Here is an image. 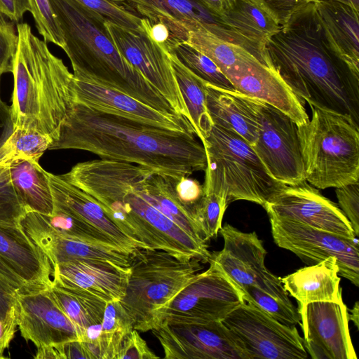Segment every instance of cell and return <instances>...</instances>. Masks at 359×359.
Returning <instances> with one entry per match:
<instances>
[{
    "mask_svg": "<svg viewBox=\"0 0 359 359\" xmlns=\"http://www.w3.org/2000/svg\"><path fill=\"white\" fill-rule=\"evenodd\" d=\"M264 59L302 102L343 116L359 128V73L328 41L315 2L294 13L268 40Z\"/></svg>",
    "mask_w": 359,
    "mask_h": 359,
    "instance_id": "obj_1",
    "label": "cell"
},
{
    "mask_svg": "<svg viewBox=\"0 0 359 359\" xmlns=\"http://www.w3.org/2000/svg\"><path fill=\"white\" fill-rule=\"evenodd\" d=\"M194 133L142 124L73 103L48 149H79L101 159L151 168L171 177L205 171V149Z\"/></svg>",
    "mask_w": 359,
    "mask_h": 359,
    "instance_id": "obj_2",
    "label": "cell"
},
{
    "mask_svg": "<svg viewBox=\"0 0 359 359\" xmlns=\"http://www.w3.org/2000/svg\"><path fill=\"white\" fill-rule=\"evenodd\" d=\"M142 165L107 159L80 162L62 175L90 195L130 238L144 248L165 251L180 259L209 262L207 242L190 236L145 196Z\"/></svg>",
    "mask_w": 359,
    "mask_h": 359,
    "instance_id": "obj_3",
    "label": "cell"
},
{
    "mask_svg": "<svg viewBox=\"0 0 359 359\" xmlns=\"http://www.w3.org/2000/svg\"><path fill=\"white\" fill-rule=\"evenodd\" d=\"M65 42L74 77L127 94L165 113L175 114L161 93L119 53L106 19L74 0H49Z\"/></svg>",
    "mask_w": 359,
    "mask_h": 359,
    "instance_id": "obj_4",
    "label": "cell"
},
{
    "mask_svg": "<svg viewBox=\"0 0 359 359\" xmlns=\"http://www.w3.org/2000/svg\"><path fill=\"white\" fill-rule=\"evenodd\" d=\"M16 28L10 106L14 126L46 135L54 142L74 103V75L47 43L33 34L29 25L18 23Z\"/></svg>",
    "mask_w": 359,
    "mask_h": 359,
    "instance_id": "obj_5",
    "label": "cell"
},
{
    "mask_svg": "<svg viewBox=\"0 0 359 359\" xmlns=\"http://www.w3.org/2000/svg\"><path fill=\"white\" fill-rule=\"evenodd\" d=\"M201 263L196 258L180 259L161 250L144 248L133 254L121 303L133 328L147 332L158 327L171 300L203 269Z\"/></svg>",
    "mask_w": 359,
    "mask_h": 359,
    "instance_id": "obj_6",
    "label": "cell"
},
{
    "mask_svg": "<svg viewBox=\"0 0 359 359\" xmlns=\"http://www.w3.org/2000/svg\"><path fill=\"white\" fill-rule=\"evenodd\" d=\"M202 144L207 165L205 194H215L226 204L238 200L264 207L285 184L266 171L252 146L232 130L213 125Z\"/></svg>",
    "mask_w": 359,
    "mask_h": 359,
    "instance_id": "obj_7",
    "label": "cell"
},
{
    "mask_svg": "<svg viewBox=\"0 0 359 359\" xmlns=\"http://www.w3.org/2000/svg\"><path fill=\"white\" fill-rule=\"evenodd\" d=\"M311 108V119L297 132L306 181L320 189L358 182L359 128L343 116Z\"/></svg>",
    "mask_w": 359,
    "mask_h": 359,
    "instance_id": "obj_8",
    "label": "cell"
},
{
    "mask_svg": "<svg viewBox=\"0 0 359 359\" xmlns=\"http://www.w3.org/2000/svg\"><path fill=\"white\" fill-rule=\"evenodd\" d=\"M239 340L250 359H306L308 353L295 325L277 321L243 301L222 320Z\"/></svg>",
    "mask_w": 359,
    "mask_h": 359,
    "instance_id": "obj_9",
    "label": "cell"
},
{
    "mask_svg": "<svg viewBox=\"0 0 359 359\" xmlns=\"http://www.w3.org/2000/svg\"><path fill=\"white\" fill-rule=\"evenodd\" d=\"M269 219L272 236L278 247L292 252L307 264L334 257L339 274L358 287V237H346L283 218L269 217Z\"/></svg>",
    "mask_w": 359,
    "mask_h": 359,
    "instance_id": "obj_10",
    "label": "cell"
},
{
    "mask_svg": "<svg viewBox=\"0 0 359 359\" xmlns=\"http://www.w3.org/2000/svg\"><path fill=\"white\" fill-rule=\"evenodd\" d=\"M256 104L259 134L252 147L266 171L285 185L306 181L298 126L273 105L257 98Z\"/></svg>",
    "mask_w": 359,
    "mask_h": 359,
    "instance_id": "obj_11",
    "label": "cell"
},
{
    "mask_svg": "<svg viewBox=\"0 0 359 359\" xmlns=\"http://www.w3.org/2000/svg\"><path fill=\"white\" fill-rule=\"evenodd\" d=\"M151 332L166 359H250L242 344L221 320L165 318Z\"/></svg>",
    "mask_w": 359,
    "mask_h": 359,
    "instance_id": "obj_12",
    "label": "cell"
},
{
    "mask_svg": "<svg viewBox=\"0 0 359 359\" xmlns=\"http://www.w3.org/2000/svg\"><path fill=\"white\" fill-rule=\"evenodd\" d=\"M209 268L198 273L170 302L165 318L189 322L222 320L244 301L241 290L221 267L210 259Z\"/></svg>",
    "mask_w": 359,
    "mask_h": 359,
    "instance_id": "obj_13",
    "label": "cell"
},
{
    "mask_svg": "<svg viewBox=\"0 0 359 359\" xmlns=\"http://www.w3.org/2000/svg\"><path fill=\"white\" fill-rule=\"evenodd\" d=\"M219 233L224 247L211 253L210 259L215 262L240 289L255 286L287 304H293L280 278L266 267V250L255 231L243 232L226 224Z\"/></svg>",
    "mask_w": 359,
    "mask_h": 359,
    "instance_id": "obj_14",
    "label": "cell"
},
{
    "mask_svg": "<svg viewBox=\"0 0 359 359\" xmlns=\"http://www.w3.org/2000/svg\"><path fill=\"white\" fill-rule=\"evenodd\" d=\"M107 29L121 55L166 99L174 111L190 122V116L172 68L170 54L144 32L109 21Z\"/></svg>",
    "mask_w": 359,
    "mask_h": 359,
    "instance_id": "obj_15",
    "label": "cell"
},
{
    "mask_svg": "<svg viewBox=\"0 0 359 359\" xmlns=\"http://www.w3.org/2000/svg\"><path fill=\"white\" fill-rule=\"evenodd\" d=\"M304 348L313 359H356L348 308L339 302L298 304Z\"/></svg>",
    "mask_w": 359,
    "mask_h": 359,
    "instance_id": "obj_16",
    "label": "cell"
},
{
    "mask_svg": "<svg viewBox=\"0 0 359 359\" xmlns=\"http://www.w3.org/2000/svg\"><path fill=\"white\" fill-rule=\"evenodd\" d=\"M264 208L269 217L297 222L349 238L358 237L339 207L306 181L285 185Z\"/></svg>",
    "mask_w": 359,
    "mask_h": 359,
    "instance_id": "obj_17",
    "label": "cell"
},
{
    "mask_svg": "<svg viewBox=\"0 0 359 359\" xmlns=\"http://www.w3.org/2000/svg\"><path fill=\"white\" fill-rule=\"evenodd\" d=\"M74 103L142 124L196 134L183 116L158 111L127 94L94 82L74 78Z\"/></svg>",
    "mask_w": 359,
    "mask_h": 359,
    "instance_id": "obj_18",
    "label": "cell"
},
{
    "mask_svg": "<svg viewBox=\"0 0 359 359\" xmlns=\"http://www.w3.org/2000/svg\"><path fill=\"white\" fill-rule=\"evenodd\" d=\"M18 327L36 348L80 340L74 323L54 300L50 287L16 294Z\"/></svg>",
    "mask_w": 359,
    "mask_h": 359,
    "instance_id": "obj_19",
    "label": "cell"
},
{
    "mask_svg": "<svg viewBox=\"0 0 359 359\" xmlns=\"http://www.w3.org/2000/svg\"><path fill=\"white\" fill-rule=\"evenodd\" d=\"M20 225L26 234L55 264L86 260L107 261L130 266L132 255L118 248L75 241L50 229L38 212L27 211Z\"/></svg>",
    "mask_w": 359,
    "mask_h": 359,
    "instance_id": "obj_20",
    "label": "cell"
},
{
    "mask_svg": "<svg viewBox=\"0 0 359 359\" xmlns=\"http://www.w3.org/2000/svg\"><path fill=\"white\" fill-rule=\"evenodd\" d=\"M130 273V266L110 262L73 261L53 265V283L83 290L110 302L124 297Z\"/></svg>",
    "mask_w": 359,
    "mask_h": 359,
    "instance_id": "obj_21",
    "label": "cell"
},
{
    "mask_svg": "<svg viewBox=\"0 0 359 359\" xmlns=\"http://www.w3.org/2000/svg\"><path fill=\"white\" fill-rule=\"evenodd\" d=\"M54 208L76 217L103 231L117 245L133 255L144 247L127 236L88 194L66 180L62 175L48 172Z\"/></svg>",
    "mask_w": 359,
    "mask_h": 359,
    "instance_id": "obj_22",
    "label": "cell"
},
{
    "mask_svg": "<svg viewBox=\"0 0 359 359\" xmlns=\"http://www.w3.org/2000/svg\"><path fill=\"white\" fill-rule=\"evenodd\" d=\"M0 258L32 289L52 285V263L20 226L0 224Z\"/></svg>",
    "mask_w": 359,
    "mask_h": 359,
    "instance_id": "obj_23",
    "label": "cell"
},
{
    "mask_svg": "<svg viewBox=\"0 0 359 359\" xmlns=\"http://www.w3.org/2000/svg\"><path fill=\"white\" fill-rule=\"evenodd\" d=\"M205 90L213 125L233 131L252 146L259 134L256 98L206 82Z\"/></svg>",
    "mask_w": 359,
    "mask_h": 359,
    "instance_id": "obj_24",
    "label": "cell"
},
{
    "mask_svg": "<svg viewBox=\"0 0 359 359\" xmlns=\"http://www.w3.org/2000/svg\"><path fill=\"white\" fill-rule=\"evenodd\" d=\"M316 8L328 41L359 73V11L336 0H316Z\"/></svg>",
    "mask_w": 359,
    "mask_h": 359,
    "instance_id": "obj_25",
    "label": "cell"
},
{
    "mask_svg": "<svg viewBox=\"0 0 359 359\" xmlns=\"http://www.w3.org/2000/svg\"><path fill=\"white\" fill-rule=\"evenodd\" d=\"M337 260L327 257L280 278L285 290L299 304L342 299Z\"/></svg>",
    "mask_w": 359,
    "mask_h": 359,
    "instance_id": "obj_26",
    "label": "cell"
},
{
    "mask_svg": "<svg viewBox=\"0 0 359 359\" xmlns=\"http://www.w3.org/2000/svg\"><path fill=\"white\" fill-rule=\"evenodd\" d=\"M220 19L238 45L267 65L265 45L280 26L266 12L250 0H237L234 8Z\"/></svg>",
    "mask_w": 359,
    "mask_h": 359,
    "instance_id": "obj_27",
    "label": "cell"
},
{
    "mask_svg": "<svg viewBox=\"0 0 359 359\" xmlns=\"http://www.w3.org/2000/svg\"><path fill=\"white\" fill-rule=\"evenodd\" d=\"M126 3L140 17L167 16L184 25L189 31L204 29L220 39L237 44L221 19L212 14L198 0H128Z\"/></svg>",
    "mask_w": 359,
    "mask_h": 359,
    "instance_id": "obj_28",
    "label": "cell"
},
{
    "mask_svg": "<svg viewBox=\"0 0 359 359\" xmlns=\"http://www.w3.org/2000/svg\"><path fill=\"white\" fill-rule=\"evenodd\" d=\"M13 186L27 211L51 215L54 203L48 172L39 162L25 158L9 161Z\"/></svg>",
    "mask_w": 359,
    "mask_h": 359,
    "instance_id": "obj_29",
    "label": "cell"
},
{
    "mask_svg": "<svg viewBox=\"0 0 359 359\" xmlns=\"http://www.w3.org/2000/svg\"><path fill=\"white\" fill-rule=\"evenodd\" d=\"M50 291L57 304L77 328L81 341L88 328L102 324L107 302L83 290L53 283Z\"/></svg>",
    "mask_w": 359,
    "mask_h": 359,
    "instance_id": "obj_30",
    "label": "cell"
},
{
    "mask_svg": "<svg viewBox=\"0 0 359 359\" xmlns=\"http://www.w3.org/2000/svg\"><path fill=\"white\" fill-rule=\"evenodd\" d=\"M174 73L190 116V123L201 143L213 123L206 105L205 82L187 68L174 53L170 54Z\"/></svg>",
    "mask_w": 359,
    "mask_h": 359,
    "instance_id": "obj_31",
    "label": "cell"
},
{
    "mask_svg": "<svg viewBox=\"0 0 359 359\" xmlns=\"http://www.w3.org/2000/svg\"><path fill=\"white\" fill-rule=\"evenodd\" d=\"M39 215L46 225L60 236L121 249L110 237L97 227L62 210L54 208L51 215Z\"/></svg>",
    "mask_w": 359,
    "mask_h": 359,
    "instance_id": "obj_32",
    "label": "cell"
},
{
    "mask_svg": "<svg viewBox=\"0 0 359 359\" xmlns=\"http://www.w3.org/2000/svg\"><path fill=\"white\" fill-rule=\"evenodd\" d=\"M186 42L210 57L223 74L251 53L243 47L220 39L204 29L189 31Z\"/></svg>",
    "mask_w": 359,
    "mask_h": 359,
    "instance_id": "obj_33",
    "label": "cell"
},
{
    "mask_svg": "<svg viewBox=\"0 0 359 359\" xmlns=\"http://www.w3.org/2000/svg\"><path fill=\"white\" fill-rule=\"evenodd\" d=\"M101 325L102 359H116L125 337L134 329L133 323L121 301L107 303Z\"/></svg>",
    "mask_w": 359,
    "mask_h": 359,
    "instance_id": "obj_34",
    "label": "cell"
},
{
    "mask_svg": "<svg viewBox=\"0 0 359 359\" xmlns=\"http://www.w3.org/2000/svg\"><path fill=\"white\" fill-rule=\"evenodd\" d=\"M143 32L163 50L174 52L180 44L186 42L189 30L180 22L164 15H147L142 17Z\"/></svg>",
    "mask_w": 359,
    "mask_h": 359,
    "instance_id": "obj_35",
    "label": "cell"
},
{
    "mask_svg": "<svg viewBox=\"0 0 359 359\" xmlns=\"http://www.w3.org/2000/svg\"><path fill=\"white\" fill-rule=\"evenodd\" d=\"M173 53L187 68L206 83L220 88L236 90L210 57L187 42L177 46Z\"/></svg>",
    "mask_w": 359,
    "mask_h": 359,
    "instance_id": "obj_36",
    "label": "cell"
},
{
    "mask_svg": "<svg viewBox=\"0 0 359 359\" xmlns=\"http://www.w3.org/2000/svg\"><path fill=\"white\" fill-rule=\"evenodd\" d=\"M83 7L99 14L107 21L120 27L141 31L142 17L121 0H74Z\"/></svg>",
    "mask_w": 359,
    "mask_h": 359,
    "instance_id": "obj_37",
    "label": "cell"
},
{
    "mask_svg": "<svg viewBox=\"0 0 359 359\" xmlns=\"http://www.w3.org/2000/svg\"><path fill=\"white\" fill-rule=\"evenodd\" d=\"M241 290L245 301L253 304L280 323L288 326L300 323V315L294 304H287L255 286H246Z\"/></svg>",
    "mask_w": 359,
    "mask_h": 359,
    "instance_id": "obj_38",
    "label": "cell"
},
{
    "mask_svg": "<svg viewBox=\"0 0 359 359\" xmlns=\"http://www.w3.org/2000/svg\"><path fill=\"white\" fill-rule=\"evenodd\" d=\"M27 212L13 186L9 161L0 164V224L20 226Z\"/></svg>",
    "mask_w": 359,
    "mask_h": 359,
    "instance_id": "obj_39",
    "label": "cell"
},
{
    "mask_svg": "<svg viewBox=\"0 0 359 359\" xmlns=\"http://www.w3.org/2000/svg\"><path fill=\"white\" fill-rule=\"evenodd\" d=\"M227 207L225 199L212 193L205 194L198 215L197 226L202 238L206 242L217 236Z\"/></svg>",
    "mask_w": 359,
    "mask_h": 359,
    "instance_id": "obj_40",
    "label": "cell"
},
{
    "mask_svg": "<svg viewBox=\"0 0 359 359\" xmlns=\"http://www.w3.org/2000/svg\"><path fill=\"white\" fill-rule=\"evenodd\" d=\"M171 179L177 204L198 229L197 219L205 195L203 185L196 179L190 178L189 176L171 177Z\"/></svg>",
    "mask_w": 359,
    "mask_h": 359,
    "instance_id": "obj_41",
    "label": "cell"
},
{
    "mask_svg": "<svg viewBox=\"0 0 359 359\" xmlns=\"http://www.w3.org/2000/svg\"><path fill=\"white\" fill-rule=\"evenodd\" d=\"M29 2L36 29L43 41L64 50L65 42L49 0H29Z\"/></svg>",
    "mask_w": 359,
    "mask_h": 359,
    "instance_id": "obj_42",
    "label": "cell"
},
{
    "mask_svg": "<svg viewBox=\"0 0 359 359\" xmlns=\"http://www.w3.org/2000/svg\"><path fill=\"white\" fill-rule=\"evenodd\" d=\"M9 141L20 158L39 162L43 153L53 142L49 136L35 130L15 127Z\"/></svg>",
    "mask_w": 359,
    "mask_h": 359,
    "instance_id": "obj_43",
    "label": "cell"
},
{
    "mask_svg": "<svg viewBox=\"0 0 359 359\" xmlns=\"http://www.w3.org/2000/svg\"><path fill=\"white\" fill-rule=\"evenodd\" d=\"M0 22V74L12 72L18 47V34L13 21Z\"/></svg>",
    "mask_w": 359,
    "mask_h": 359,
    "instance_id": "obj_44",
    "label": "cell"
},
{
    "mask_svg": "<svg viewBox=\"0 0 359 359\" xmlns=\"http://www.w3.org/2000/svg\"><path fill=\"white\" fill-rule=\"evenodd\" d=\"M266 12L280 27L292 15L309 3L316 0H250Z\"/></svg>",
    "mask_w": 359,
    "mask_h": 359,
    "instance_id": "obj_45",
    "label": "cell"
},
{
    "mask_svg": "<svg viewBox=\"0 0 359 359\" xmlns=\"http://www.w3.org/2000/svg\"><path fill=\"white\" fill-rule=\"evenodd\" d=\"M340 209L350 222L354 233L359 235V182L336 188Z\"/></svg>",
    "mask_w": 359,
    "mask_h": 359,
    "instance_id": "obj_46",
    "label": "cell"
},
{
    "mask_svg": "<svg viewBox=\"0 0 359 359\" xmlns=\"http://www.w3.org/2000/svg\"><path fill=\"white\" fill-rule=\"evenodd\" d=\"M36 348L34 358L38 359H90L84 344L81 340L69 341Z\"/></svg>",
    "mask_w": 359,
    "mask_h": 359,
    "instance_id": "obj_47",
    "label": "cell"
},
{
    "mask_svg": "<svg viewBox=\"0 0 359 359\" xmlns=\"http://www.w3.org/2000/svg\"><path fill=\"white\" fill-rule=\"evenodd\" d=\"M159 358L148 346L139 331L133 329L125 337L116 359H156Z\"/></svg>",
    "mask_w": 359,
    "mask_h": 359,
    "instance_id": "obj_48",
    "label": "cell"
},
{
    "mask_svg": "<svg viewBox=\"0 0 359 359\" xmlns=\"http://www.w3.org/2000/svg\"><path fill=\"white\" fill-rule=\"evenodd\" d=\"M30 11L29 0H0L1 13L13 22H18Z\"/></svg>",
    "mask_w": 359,
    "mask_h": 359,
    "instance_id": "obj_49",
    "label": "cell"
},
{
    "mask_svg": "<svg viewBox=\"0 0 359 359\" xmlns=\"http://www.w3.org/2000/svg\"><path fill=\"white\" fill-rule=\"evenodd\" d=\"M16 294L0 280V319L7 320L17 316Z\"/></svg>",
    "mask_w": 359,
    "mask_h": 359,
    "instance_id": "obj_50",
    "label": "cell"
},
{
    "mask_svg": "<svg viewBox=\"0 0 359 359\" xmlns=\"http://www.w3.org/2000/svg\"><path fill=\"white\" fill-rule=\"evenodd\" d=\"M0 280L15 293L34 290L27 285L1 258Z\"/></svg>",
    "mask_w": 359,
    "mask_h": 359,
    "instance_id": "obj_51",
    "label": "cell"
},
{
    "mask_svg": "<svg viewBox=\"0 0 359 359\" xmlns=\"http://www.w3.org/2000/svg\"><path fill=\"white\" fill-rule=\"evenodd\" d=\"M11 107L0 97V149L5 144L14 130Z\"/></svg>",
    "mask_w": 359,
    "mask_h": 359,
    "instance_id": "obj_52",
    "label": "cell"
},
{
    "mask_svg": "<svg viewBox=\"0 0 359 359\" xmlns=\"http://www.w3.org/2000/svg\"><path fill=\"white\" fill-rule=\"evenodd\" d=\"M18 327L17 316L7 320L0 319V358L8 348Z\"/></svg>",
    "mask_w": 359,
    "mask_h": 359,
    "instance_id": "obj_53",
    "label": "cell"
},
{
    "mask_svg": "<svg viewBox=\"0 0 359 359\" xmlns=\"http://www.w3.org/2000/svg\"><path fill=\"white\" fill-rule=\"evenodd\" d=\"M212 14L221 18L231 11L237 0H198Z\"/></svg>",
    "mask_w": 359,
    "mask_h": 359,
    "instance_id": "obj_54",
    "label": "cell"
},
{
    "mask_svg": "<svg viewBox=\"0 0 359 359\" xmlns=\"http://www.w3.org/2000/svg\"><path fill=\"white\" fill-rule=\"evenodd\" d=\"M350 311V313H348V318L349 320H351L353 322L355 326L358 329L359 327V306H358V302H356L353 307L352 309L348 310Z\"/></svg>",
    "mask_w": 359,
    "mask_h": 359,
    "instance_id": "obj_55",
    "label": "cell"
},
{
    "mask_svg": "<svg viewBox=\"0 0 359 359\" xmlns=\"http://www.w3.org/2000/svg\"><path fill=\"white\" fill-rule=\"evenodd\" d=\"M348 4L359 11V0H336Z\"/></svg>",
    "mask_w": 359,
    "mask_h": 359,
    "instance_id": "obj_56",
    "label": "cell"
},
{
    "mask_svg": "<svg viewBox=\"0 0 359 359\" xmlns=\"http://www.w3.org/2000/svg\"><path fill=\"white\" fill-rule=\"evenodd\" d=\"M5 18V16L0 12V22Z\"/></svg>",
    "mask_w": 359,
    "mask_h": 359,
    "instance_id": "obj_57",
    "label": "cell"
},
{
    "mask_svg": "<svg viewBox=\"0 0 359 359\" xmlns=\"http://www.w3.org/2000/svg\"><path fill=\"white\" fill-rule=\"evenodd\" d=\"M121 1H128V0H121Z\"/></svg>",
    "mask_w": 359,
    "mask_h": 359,
    "instance_id": "obj_58",
    "label": "cell"
},
{
    "mask_svg": "<svg viewBox=\"0 0 359 359\" xmlns=\"http://www.w3.org/2000/svg\"><path fill=\"white\" fill-rule=\"evenodd\" d=\"M1 75L0 74V80H1Z\"/></svg>",
    "mask_w": 359,
    "mask_h": 359,
    "instance_id": "obj_59",
    "label": "cell"
}]
</instances>
